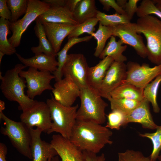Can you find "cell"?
Segmentation results:
<instances>
[{
    "label": "cell",
    "instance_id": "cell-1",
    "mask_svg": "<svg viewBox=\"0 0 161 161\" xmlns=\"http://www.w3.org/2000/svg\"><path fill=\"white\" fill-rule=\"evenodd\" d=\"M112 131L105 126L88 120H76L70 141L82 151L96 154L106 144H112Z\"/></svg>",
    "mask_w": 161,
    "mask_h": 161
},
{
    "label": "cell",
    "instance_id": "cell-2",
    "mask_svg": "<svg viewBox=\"0 0 161 161\" xmlns=\"http://www.w3.org/2000/svg\"><path fill=\"white\" fill-rule=\"evenodd\" d=\"M129 26L138 34H142L147 41V57L157 65L161 64V20L152 15L139 17Z\"/></svg>",
    "mask_w": 161,
    "mask_h": 161
},
{
    "label": "cell",
    "instance_id": "cell-3",
    "mask_svg": "<svg viewBox=\"0 0 161 161\" xmlns=\"http://www.w3.org/2000/svg\"><path fill=\"white\" fill-rule=\"evenodd\" d=\"M27 67L22 64H17L14 68L7 70L4 76L0 72V88L2 94L9 100L17 102L19 105L18 109L22 111L31 106L36 100L30 99L24 93L26 82L20 76L19 73Z\"/></svg>",
    "mask_w": 161,
    "mask_h": 161
},
{
    "label": "cell",
    "instance_id": "cell-4",
    "mask_svg": "<svg viewBox=\"0 0 161 161\" xmlns=\"http://www.w3.org/2000/svg\"><path fill=\"white\" fill-rule=\"evenodd\" d=\"M50 111L52 121L51 127L48 134L55 132L69 139L76 120V113L78 105L66 106L59 103L51 95L46 102Z\"/></svg>",
    "mask_w": 161,
    "mask_h": 161
},
{
    "label": "cell",
    "instance_id": "cell-5",
    "mask_svg": "<svg viewBox=\"0 0 161 161\" xmlns=\"http://www.w3.org/2000/svg\"><path fill=\"white\" fill-rule=\"evenodd\" d=\"M80 107L76 120L91 121L102 125L106 121L105 110L108 106L102 97L89 87L80 89Z\"/></svg>",
    "mask_w": 161,
    "mask_h": 161
},
{
    "label": "cell",
    "instance_id": "cell-6",
    "mask_svg": "<svg viewBox=\"0 0 161 161\" xmlns=\"http://www.w3.org/2000/svg\"><path fill=\"white\" fill-rule=\"evenodd\" d=\"M0 119L4 122L1 133L7 136L13 146L23 155L32 160L30 145L31 136L30 130L22 122L13 120L0 112Z\"/></svg>",
    "mask_w": 161,
    "mask_h": 161
},
{
    "label": "cell",
    "instance_id": "cell-7",
    "mask_svg": "<svg viewBox=\"0 0 161 161\" xmlns=\"http://www.w3.org/2000/svg\"><path fill=\"white\" fill-rule=\"evenodd\" d=\"M50 7L42 1L28 0L27 10L23 17L15 22H10V28L12 34L8 40L10 44L15 48L18 47L22 35L29 25Z\"/></svg>",
    "mask_w": 161,
    "mask_h": 161
},
{
    "label": "cell",
    "instance_id": "cell-8",
    "mask_svg": "<svg viewBox=\"0 0 161 161\" xmlns=\"http://www.w3.org/2000/svg\"><path fill=\"white\" fill-rule=\"evenodd\" d=\"M20 117L21 121L29 129L35 126L47 134L51 127L50 109L46 102L36 100L23 111Z\"/></svg>",
    "mask_w": 161,
    "mask_h": 161
},
{
    "label": "cell",
    "instance_id": "cell-9",
    "mask_svg": "<svg viewBox=\"0 0 161 161\" xmlns=\"http://www.w3.org/2000/svg\"><path fill=\"white\" fill-rule=\"evenodd\" d=\"M19 75L26 81L27 95L32 99L34 100L36 96L41 95L45 90L52 91L53 89L50 82L55 77L49 72L39 71L29 67L26 71L22 70Z\"/></svg>",
    "mask_w": 161,
    "mask_h": 161
},
{
    "label": "cell",
    "instance_id": "cell-10",
    "mask_svg": "<svg viewBox=\"0 0 161 161\" xmlns=\"http://www.w3.org/2000/svg\"><path fill=\"white\" fill-rule=\"evenodd\" d=\"M126 66V78L123 83H129L140 88L144 89L161 74V64L151 67L146 63L141 65L137 62L130 61Z\"/></svg>",
    "mask_w": 161,
    "mask_h": 161
},
{
    "label": "cell",
    "instance_id": "cell-11",
    "mask_svg": "<svg viewBox=\"0 0 161 161\" xmlns=\"http://www.w3.org/2000/svg\"><path fill=\"white\" fill-rule=\"evenodd\" d=\"M89 66L86 58L81 53L68 54L62 69L64 77L72 79L80 89L88 87L87 74Z\"/></svg>",
    "mask_w": 161,
    "mask_h": 161
},
{
    "label": "cell",
    "instance_id": "cell-12",
    "mask_svg": "<svg viewBox=\"0 0 161 161\" xmlns=\"http://www.w3.org/2000/svg\"><path fill=\"white\" fill-rule=\"evenodd\" d=\"M126 71L124 62L114 61L106 72L98 90V95L108 100L110 98L111 93L125 80Z\"/></svg>",
    "mask_w": 161,
    "mask_h": 161
},
{
    "label": "cell",
    "instance_id": "cell-13",
    "mask_svg": "<svg viewBox=\"0 0 161 161\" xmlns=\"http://www.w3.org/2000/svg\"><path fill=\"white\" fill-rule=\"evenodd\" d=\"M52 91L55 100L66 106H72L79 97L80 89L70 78L64 77L56 81Z\"/></svg>",
    "mask_w": 161,
    "mask_h": 161
},
{
    "label": "cell",
    "instance_id": "cell-14",
    "mask_svg": "<svg viewBox=\"0 0 161 161\" xmlns=\"http://www.w3.org/2000/svg\"><path fill=\"white\" fill-rule=\"evenodd\" d=\"M113 35L118 37L123 44L133 47L140 57L145 58L147 57L148 51L142 36L131 28L128 24H120L114 27Z\"/></svg>",
    "mask_w": 161,
    "mask_h": 161
},
{
    "label": "cell",
    "instance_id": "cell-15",
    "mask_svg": "<svg viewBox=\"0 0 161 161\" xmlns=\"http://www.w3.org/2000/svg\"><path fill=\"white\" fill-rule=\"evenodd\" d=\"M31 136V152L32 161H48L50 158L58 155L55 149L49 143L41 139L42 132L40 129H30Z\"/></svg>",
    "mask_w": 161,
    "mask_h": 161
},
{
    "label": "cell",
    "instance_id": "cell-16",
    "mask_svg": "<svg viewBox=\"0 0 161 161\" xmlns=\"http://www.w3.org/2000/svg\"><path fill=\"white\" fill-rule=\"evenodd\" d=\"M50 143L61 161H84L83 151L60 134L53 135Z\"/></svg>",
    "mask_w": 161,
    "mask_h": 161
},
{
    "label": "cell",
    "instance_id": "cell-17",
    "mask_svg": "<svg viewBox=\"0 0 161 161\" xmlns=\"http://www.w3.org/2000/svg\"><path fill=\"white\" fill-rule=\"evenodd\" d=\"M41 23L47 39L56 54L60 51L65 38L68 36L77 25L46 22Z\"/></svg>",
    "mask_w": 161,
    "mask_h": 161
},
{
    "label": "cell",
    "instance_id": "cell-18",
    "mask_svg": "<svg viewBox=\"0 0 161 161\" xmlns=\"http://www.w3.org/2000/svg\"><path fill=\"white\" fill-rule=\"evenodd\" d=\"M149 103L144 98L138 106L129 114L125 115L122 126H125L130 123H137L141 124L144 129H156L158 126L153 120Z\"/></svg>",
    "mask_w": 161,
    "mask_h": 161
},
{
    "label": "cell",
    "instance_id": "cell-19",
    "mask_svg": "<svg viewBox=\"0 0 161 161\" xmlns=\"http://www.w3.org/2000/svg\"><path fill=\"white\" fill-rule=\"evenodd\" d=\"M114 61L112 57L107 56L102 59L95 66L89 67L87 74L88 87L97 94L106 72Z\"/></svg>",
    "mask_w": 161,
    "mask_h": 161
},
{
    "label": "cell",
    "instance_id": "cell-20",
    "mask_svg": "<svg viewBox=\"0 0 161 161\" xmlns=\"http://www.w3.org/2000/svg\"><path fill=\"white\" fill-rule=\"evenodd\" d=\"M20 61L27 67L35 68L39 71H48L53 73L58 68V63L55 56H51L42 53L30 58H25L16 53Z\"/></svg>",
    "mask_w": 161,
    "mask_h": 161
},
{
    "label": "cell",
    "instance_id": "cell-21",
    "mask_svg": "<svg viewBox=\"0 0 161 161\" xmlns=\"http://www.w3.org/2000/svg\"><path fill=\"white\" fill-rule=\"evenodd\" d=\"M38 18L41 23L78 24L74 19L72 13L66 6H50L48 10L39 16Z\"/></svg>",
    "mask_w": 161,
    "mask_h": 161
},
{
    "label": "cell",
    "instance_id": "cell-22",
    "mask_svg": "<svg viewBox=\"0 0 161 161\" xmlns=\"http://www.w3.org/2000/svg\"><path fill=\"white\" fill-rule=\"evenodd\" d=\"M35 21L34 30L35 35L38 39L39 44L38 46L31 48L32 52L35 55L43 53L49 56L56 57L57 54L55 52L51 43L47 38L42 24L38 18Z\"/></svg>",
    "mask_w": 161,
    "mask_h": 161
},
{
    "label": "cell",
    "instance_id": "cell-23",
    "mask_svg": "<svg viewBox=\"0 0 161 161\" xmlns=\"http://www.w3.org/2000/svg\"><path fill=\"white\" fill-rule=\"evenodd\" d=\"M123 44L120 39L117 41L115 36L112 35L99 58L102 59L109 56L113 58L114 61L124 62L127 60V58L123 53L126 49L127 46L123 45Z\"/></svg>",
    "mask_w": 161,
    "mask_h": 161
},
{
    "label": "cell",
    "instance_id": "cell-24",
    "mask_svg": "<svg viewBox=\"0 0 161 161\" xmlns=\"http://www.w3.org/2000/svg\"><path fill=\"white\" fill-rule=\"evenodd\" d=\"M144 89L137 87L131 84L123 83L111 93L113 98H124L142 101L144 98Z\"/></svg>",
    "mask_w": 161,
    "mask_h": 161
},
{
    "label": "cell",
    "instance_id": "cell-25",
    "mask_svg": "<svg viewBox=\"0 0 161 161\" xmlns=\"http://www.w3.org/2000/svg\"><path fill=\"white\" fill-rule=\"evenodd\" d=\"M98 10L95 0H80L72 13L73 18L78 23L96 17Z\"/></svg>",
    "mask_w": 161,
    "mask_h": 161
},
{
    "label": "cell",
    "instance_id": "cell-26",
    "mask_svg": "<svg viewBox=\"0 0 161 161\" xmlns=\"http://www.w3.org/2000/svg\"><path fill=\"white\" fill-rule=\"evenodd\" d=\"M93 38L90 35L82 37L72 38L68 39V41L64 47L57 53L58 66L56 70L53 72L56 81L62 79L63 76L62 73V68L67 59V52L69 49L74 45L82 42H87Z\"/></svg>",
    "mask_w": 161,
    "mask_h": 161
},
{
    "label": "cell",
    "instance_id": "cell-27",
    "mask_svg": "<svg viewBox=\"0 0 161 161\" xmlns=\"http://www.w3.org/2000/svg\"><path fill=\"white\" fill-rule=\"evenodd\" d=\"M114 27L107 26L99 23L97 30L91 35L96 40L97 44L95 48L94 55L99 57L105 48L107 39L113 35Z\"/></svg>",
    "mask_w": 161,
    "mask_h": 161
},
{
    "label": "cell",
    "instance_id": "cell-28",
    "mask_svg": "<svg viewBox=\"0 0 161 161\" xmlns=\"http://www.w3.org/2000/svg\"><path fill=\"white\" fill-rule=\"evenodd\" d=\"M10 21L3 18H0V52L4 55H11L16 53V48L12 46L7 38L10 33Z\"/></svg>",
    "mask_w": 161,
    "mask_h": 161
},
{
    "label": "cell",
    "instance_id": "cell-29",
    "mask_svg": "<svg viewBox=\"0 0 161 161\" xmlns=\"http://www.w3.org/2000/svg\"><path fill=\"white\" fill-rule=\"evenodd\" d=\"M161 83V74L147 85L144 88L143 95L145 99L151 103L154 112L159 113L160 110L157 101L158 90Z\"/></svg>",
    "mask_w": 161,
    "mask_h": 161
},
{
    "label": "cell",
    "instance_id": "cell-30",
    "mask_svg": "<svg viewBox=\"0 0 161 161\" xmlns=\"http://www.w3.org/2000/svg\"><path fill=\"white\" fill-rule=\"evenodd\" d=\"M99 23L102 25L107 26L114 27L120 24H128L131 22L126 14L121 15L116 13L108 15L98 10L96 15Z\"/></svg>",
    "mask_w": 161,
    "mask_h": 161
},
{
    "label": "cell",
    "instance_id": "cell-31",
    "mask_svg": "<svg viewBox=\"0 0 161 161\" xmlns=\"http://www.w3.org/2000/svg\"><path fill=\"white\" fill-rule=\"evenodd\" d=\"M108 100L110 102L112 110L118 111L125 115L130 113L138 106L141 102L124 98L111 97Z\"/></svg>",
    "mask_w": 161,
    "mask_h": 161
},
{
    "label": "cell",
    "instance_id": "cell-32",
    "mask_svg": "<svg viewBox=\"0 0 161 161\" xmlns=\"http://www.w3.org/2000/svg\"><path fill=\"white\" fill-rule=\"evenodd\" d=\"M156 130L154 133L138 134L141 137L149 139L152 143L153 149L149 156L151 161H156L161 151V126H158Z\"/></svg>",
    "mask_w": 161,
    "mask_h": 161
},
{
    "label": "cell",
    "instance_id": "cell-33",
    "mask_svg": "<svg viewBox=\"0 0 161 161\" xmlns=\"http://www.w3.org/2000/svg\"><path fill=\"white\" fill-rule=\"evenodd\" d=\"M98 22V19L96 17L88 19L77 24L68 35V39L78 37L84 33H87L91 35L94 32L95 30V27Z\"/></svg>",
    "mask_w": 161,
    "mask_h": 161
},
{
    "label": "cell",
    "instance_id": "cell-34",
    "mask_svg": "<svg viewBox=\"0 0 161 161\" xmlns=\"http://www.w3.org/2000/svg\"><path fill=\"white\" fill-rule=\"evenodd\" d=\"M28 0H7L8 7L11 13L10 22H15L26 13Z\"/></svg>",
    "mask_w": 161,
    "mask_h": 161
},
{
    "label": "cell",
    "instance_id": "cell-35",
    "mask_svg": "<svg viewBox=\"0 0 161 161\" xmlns=\"http://www.w3.org/2000/svg\"><path fill=\"white\" fill-rule=\"evenodd\" d=\"M139 18L148 15H155L161 19V10L157 7L152 0H143L136 13Z\"/></svg>",
    "mask_w": 161,
    "mask_h": 161
},
{
    "label": "cell",
    "instance_id": "cell-36",
    "mask_svg": "<svg viewBox=\"0 0 161 161\" xmlns=\"http://www.w3.org/2000/svg\"><path fill=\"white\" fill-rule=\"evenodd\" d=\"M117 161H151L149 157H145L139 151L127 150L118 154Z\"/></svg>",
    "mask_w": 161,
    "mask_h": 161
},
{
    "label": "cell",
    "instance_id": "cell-37",
    "mask_svg": "<svg viewBox=\"0 0 161 161\" xmlns=\"http://www.w3.org/2000/svg\"><path fill=\"white\" fill-rule=\"evenodd\" d=\"M112 111L107 115L108 121L105 126L111 129L119 130L122 126L125 115L118 111Z\"/></svg>",
    "mask_w": 161,
    "mask_h": 161
},
{
    "label": "cell",
    "instance_id": "cell-38",
    "mask_svg": "<svg viewBox=\"0 0 161 161\" xmlns=\"http://www.w3.org/2000/svg\"><path fill=\"white\" fill-rule=\"evenodd\" d=\"M99 1L103 5V9L107 11H109L112 7L117 13L121 15L126 14L124 9L120 7L115 0H99Z\"/></svg>",
    "mask_w": 161,
    "mask_h": 161
},
{
    "label": "cell",
    "instance_id": "cell-39",
    "mask_svg": "<svg viewBox=\"0 0 161 161\" xmlns=\"http://www.w3.org/2000/svg\"><path fill=\"white\" fill-rule=\"evenodd\" d=\"M139 1V0H129L124 7V10L131 20L132 19L135 13H136L137 11L138 7L137 4Z\"/></svg>",
    "mask_w": 161,
    "mask_h": 161
},
{
    "label": "cell",
    "instance_id": "cell-40",
    "mask_svg": "<svg viewBox=\"0 0 161 161\" xmlns=\"http://www.w3.org/2000/svg\"><path fill=\"white\" fill-rule=\"evenodd\" d=\"M0 16L10 21L11 20V12L7 5V0H0Z\"/></svg>",
    "mask_w": 161,
    "mask_h": 161
},
{
    "label": "cell",
    "instance_id": "cell-41",
    "mask_svg": "<svg viewBox=\"0 0 161 161\" xmlns=\"http://www.w3.org/2000/svg\"><path fill=\"white\" fill-rule=\"evenodd\" d=\"M83 152L84 161H105L103 154L98 156L96 154L86 151H83Z\"/></svg>",
    "mask_w": 161,
    "mask_h": 161
},
{
    "label": "cell",
    "instance_id": "cell-42",
    "mask_svg": "<svg viewBox=\"0 0 161 161\" xmlns=\"http://www.w3.org/2000/svg\"><path fill=\"white\" fill-rule=\"evenodd\" d=\"M80 0H65L66 6L73 13Z\"/></svg>",
    "mask_w": 161,
    "mask_h": 161
},
{
    "label": "cell",
    "instance_id": "cell-43",
    "mask_svg": "<svg viewBox=\"0 0 161 161\" xmlns=\"http://www.w3.org/2000/svg\"><path fill=\"white\" fill-rule=\"evenodd\" d=\"M42 1L50 6H66L65 0H44Z\"/></svg>",
    "mask_w": 161,
    "mask_h": 161
},
{
    "label": "cell",
    "instance_id": "cell-44",
    "mask_svg": "<svg viewBox=\"0 0 161 161\" xmlns=\"http://www.w3.org/2000/svg\"><path fill=\"white\" fill-rule=\"evenodd\" d=\"M7 149L6 145L4 143H0V161H7L6 156Z\"/></svg>",
    "mask_w": 161,
    "mask_h": 161
},
{
    "label": "cell",
    "instance_id": "cell-45",
    "mask_svg": "<svg viewBox=\"0 0 161 161\" xmlns=\"http://www.w3.org/2000/svg\"><path fill=\"white\" fill-rule=\"evenodd\" d=\"M127 1V0H117L116 1L118 5L123 8L124 7Z\"/></svg>",
    "mask_w": 161,
    "mask_h": 161
},
{
    "label": "cell",
    "instance_id": "cell-46",
    "mask_svg": "<svg viewBox=\"0 0 161 161\" xmlns=\"http://www.w3.org/2000/svg\"><path fill=\"white\" fill-rule=\"evenodd\" d=\"M156 6L161 10V0H152Z\"/></svg>",
    "mask_w": 161,
    "mask_h": 161
},
{
    "label": "cell",
    "instance_id": "cell-47",
    "mask_svg": "<svg viewBox=\"0 0 161 161\" xmlns=\"http://www.w3.org/2000/svg\"><path fill=\"white\" fill-rule=\"evenodd\" d=\"M5 109V103L4 101L0 100V112H3Z\"/></svg>",
    "mask_w": 161,
    "mask_h": 161
},
{
    "label": "cell",
    "instance_id": "cell-48",
    "mask_svg": "<svg viewBox=\"0 0 161 161\" xmlns=\"http://www.w3.org/2000/svg\"><path fill=\"white\" fill-rule=\"evenodd\" d=\"M51 161H60L58 155L54 156L52 158Z\"/></svg>",
    "mask_w": 161,
    "mask_h": 161
},
{
    "label": "cell",
    "instance_id": "cell-49",
    "mask_svg": "<svg viewBox=\"0 0 161 161\" xmlns=\"http://www.w3.org/2000/svg\"><path fill=\"white\" fill-rule=\"evenodd\" d=\"M4 55H5L3 52H0V64H1V62L2 57Z\"/></svg>",
    "mask_w": 161,
    "mask_h": 161
},
{
    "label": "cell",
    "instance_id": "cell-50",
    "mask_svg": "<svg viewBox=\"0 0 161 161\" xmlns=\"http://www.w3.org/2000/svg\"><path fill=\"white\" fill-rule=\"evenodd\" d=\"M157 159H158L159 161H161V151Z\"/></svg>",
    "mask_w": 161,
    "mask_h": 161
},
{
    "label": "cell",
    "instance_id": "cell-51",
    "mask_svg": "<svg viewBox=\"0 0 161 161\" xmlns=\"http://www.w3.org/2000/svg\"><path fill=\"white\" fill-rule=\"evenodd\" d=\"M52 158H50L48 160V161H51Z\"/></svg>",
    "mask_w": 161,
    "mask_h": 161
}]
</instances>
